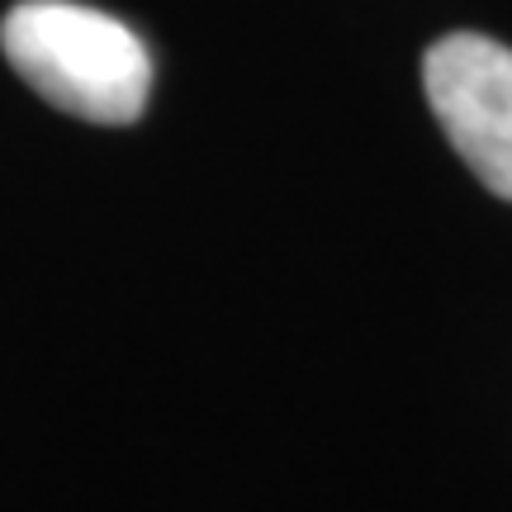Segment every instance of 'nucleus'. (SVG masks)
<instances>
[{"mask_svg":"<svg viewBox=\"0 0 512 512\" xmlns=\"http://www.w3.org/2000/svg\"><path fill=\"white\" fill-rule=\"evenodd\" d=\"M0 48L48 105L91 124H133L152 91L143 38L91 5L19 0L0 24Z\"/></svg>","mask_w":512,"mask_h":512,"instance_id":"f257e3e1","label":"nucleus"},{"mask_svg":"<svg viewBox=\"0 0 512 512\" xmlns=\"http://www.w3.org/2000/svg\"><path fill=\"white\" fill-rule=\"evenodd\" d=\"M427 105L465 166L512 200V48L484 34H451L422 62Z\"/></svg>","mask_w":512,"mask_h":512,"instance_id":"f03ea898","label":"nucleus"}]
</instances>
